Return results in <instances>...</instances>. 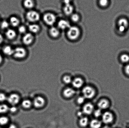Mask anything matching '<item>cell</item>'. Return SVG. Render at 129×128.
<instances>
[{
    "label": "cell",
    "instance_id": "6da1fadb",
    "mask_svg": "<svg viewBox=\"0 0 129 128\" xmlns=\"http://www.w3.org/2000/svg\"><path fill=\"white\" fill-rule=\"evenodd\" d=\"M41 19L45 24L50 27L55 26L57 21L56 15L51 12H45L42 16Z\"/></svg>",
    "mask_w": 129,
    "mask_h": 128
},
{
    "label": "cell",
    "instance_id": "7a4b0ae2",
    "mask_svg": "<svg viewBox=\"0 0 129 128\" xmlns=\"http://www.w3.org/2000/svg\"><path fill=\"white\" fill-rule=\"evenodd\" d=\"M26 21L29 23H38L42 18L40 13L34 9L27 11L25 14Z\"/></svg>",
    "mask_w": 129,
    "mask_h": 128
},
{
    "label": "cell",
    "instance_id": "3957f363",
    "mask_svg": "<svg viewBox=\"0 0 129 128\" xmlns=\"http://www.w3.org/2000/svg\"><path fill=\"white\" fill-rule=\"evenodd\" d=\"M28 55L27 49L23 46H17L14 48L13 55L12 57L18 60L24 59Z\"/></svg>",
    "mask_w": 129,
    "mask_h": 128
},
{
    "label": "cell",
    "instance_id": "277c9868",
    "mask_svg": "<svg viewBox=\"0 0 129 128\" xmlns=\"http://www.w3.org/2000/svg\"><path fill=\"white\" fill-rule=\"evenodd\" d=\"M67 36L71 41H76L79 38L81 35V31L79 28L76 26H70L67 30Z\"/></svg>",
    "mask_w": 129,
    "mask_h": 128
},
{
    "label": "cell",
    "instance_id": "5b68a950",
    "mask_svg": "<svg viewBox=\"0 0 129 128\" xmlns=\"http://www.w3.org/2000/svg\"><path fill=\"white\" fill-rule=\"evenodd\" d=\"M35 40V35L27 32L22 35L21 41L24 46H28L34 44Z\"/></svg>",
    "mask_w": 129,
    "mask_h": 128
},
{
    "label": "cell",
    "instance_id": "8992f818",
    "mask_svg": "<svg viewBox=\"0 0 129 128\" xmlns=\"http://www.w3.org/2000/svg\"><path fill=\"white\" fill-rule=\"evenodd\" d=\"M83 96L87 99L93 98L95 96L96 92L94 88L91 86H87L83 87L82 90Z\"/></svg>",
    "mask_w": 129,
    "mask_h": 128
},
{
    "label": "cell",
    "instance_id": "52a82bcc",
    "mask_svg": "<svg viewBox=\"0 0 129 128\" xmlns=\"http://www.w3.org/2000/svg\"><path fill=\"white\" fill-rule=\"evenodd\" d=\"M48 33L51 38L56 39L60 37L61 35V31L56 26H55L49 28Z\"/></svg>",
    "mask_w": 129,
    "mask_h": 128
},
{
    "label": "cell",
    "instance_id": "ba28073f",
    "mask_svg": "<svg viewBox=\"0 0 129 128\" xmlns=\"http://www.w3.org/2000/svg\"><path fill=\"white\" fill-rule=\"evenodd\" d=\"M28 32L35 35L40 33L41 27L38 23H29L27 26Z\"/></svg>",
    "mask_w": 129,
    "mask_h": 128
},
{
    "label": "cell",
    "instance_id": "9c48e42d",
    "mask_svg": "<svg viewBox=\"0 0 129 128\" xmlns=\"http://www.w3.org/2000/svg\"><path fill=\"white\" fill-rule=\"evenodd\" d=\"M101 117L102 122L106 124L111 123L113 122L114 120V116L113 114L108 111L103 113Z\"/></svg>",
    "mask_w": 129,
    "mask_h": 128
},
{
    "label": "cell",
    "instance_id": "30bf717a",
    "mask_svg": "<svg viewBox=\"0 0 129 128\" xmlns=\"http://www.w3.org/2000/svg\"><path fill=\"white\" fill-rule=\"evenodd\" d=\"M18 33L17 31L13 28L8 29L6 31L5 36L6 38L10 41L15 40L17 37Z\"/></svg>",
    "mask_w": 129,
    "mask_h": 128
},
{
    "label": "cell",
    "instance_id": "8fae6325",
    "mask_svg": "<svg viewBox=\"0 0 129 128\" xmlns=\"http://www.w3.org/2000/svg\"><path fill=\"white\" fill-rule=\"evenodd\" d=\"M117 24L118 31L121 33L124 32L128 26V21L126 18H123L119 20Z\"/></svg>",
    "mask_w": 129,
    "mask_h": 128
},
{
    "label": "cell",
    "instance_id": "7c38bea8",
    "mask_svg": "<svg viewBox=\"0 0 129 128\" xmlns=\"http://www.w3.org/2000/svg\"><path fill=\"white\" fill-rule=\"evenodd\" d=\"M56 24V26L60 31L67 30L71 26L69 22L63 19L58 20Z\"/></svg>",
    "mask_w": 129,
    "mask_h": 128
},
{
    "label": "cell",
    "instance_id": "4fadbf2b",
    "mask_svg": "<svg viewBox=\"0 0 129 128\" xmlns=\"http://www.w3.org/2000/svg\"><path fill=\"white\" fill-rule=\"evenodd\" d=\"M94 110V106L93 104L88 103L83 105L82 111L83 114L88 115L93 113Z\"/></svg>",
    "mask_w": 129,
    "mask_h": 128
},
{
    "label": "cell",
    "instance_id": "5bb4252c",
    "mask_svg": "<svg viewBox=\"0 0 129 128\" xmlns=\"http://www.w3.org/2000/svg\"><path fill=\"white\" fill-rule=\"evenodd\" d=\"M10 26L14 28H17L21 24V20L17 16H11L8 20Z\"/></svg>",
    "mask_w": 129,
    "mask_h": 128
},
{
    "label": "cell",
    "instance_id": "9a60e30c",
    "mask_svg": "<svg viewBox=\"0 0 129 128\" xmlns=\"http://www.w3.org/2000/svg\"><path fill=\"white\" fill-rule=\"evenodd\" d=\"M110 106V102L108 100L106 99H102L98 101L97 106L99 109L101 110L107 109Z\"/></svg>",
    "mask_w": 129,
    "mask_h": 128
},
{
    "label": "cell",
    "instance_id": "2e32d148",
    "mask_svg": "<svg viewBox=\"0 0 129 128\" xmlns=\"http://www.w3.org/2000/svg\"><path fill=\"white\" fill-rule=\"evenodd\" d=\"M84 81L81 78L76 77L72 80V84L73 87L79 89L83 87Z\"/></svg>",
    "mask_w": 129,
    "mask_h": 128
},
{
    "label": "cell",
    "instance_id": "e0dca14e",
    "mask_svg": "<svg viewBox=\"0 0 129 128\" xmlns=\"http://www.w3.org/2000/svg\"><path fill=\"white\" fill-rule=\"evenodd\" d=\"M14 48L10 45H6L2 49V52L5 56L8 57H12L13 55Z\"/></svg>",
    "mask_w": 129,
    "mask_h": 128
},
{
    "label": "cell",
    "instance_id": "ac0fdd59",
    "mask_svg": "<svg viewBox=\"0 0 129 128\" xmlns=\"http://www.w3.org/2000/svg\"><path fill=\"white\" fill-rule=\"evenodd\" d=\"M9 103L12 106H15L18 103L20 100V96L16 94H11L7 98Z\"/></svg>",
    "mask_w": 129,
    "mask_h": 128
},
{
    "label": "cell",
    "instance_id": "d6986e66",
    "mask_svg": "<svg viewBox=\"0 0 129 128\" xmlns=\"http://www.w3.org/2000/svg\"><path fill=\"white\" fill-rule=\"evenodd\" d=\"M33 103L35 107L40 108L45 105V100L41 96H37L34 100Z\"/></svg>",
    "mask_w": 129,
    "mask_h": 128
},
{
    "label": "cell",
    "instance_id": "ffe728a7",
    "mask_svg": "<svg viewBox=\"0 0 129 128\" xmlns=\"http://www.w3.org/2000/svg\"><path fill=\"white\" fill-rule=\"evenodd\" d=\"M22 5L25 9L29 11L34 9L36 4L34 0H23Z\"/></svg>",
    "mask_w": 129,
    "mask_h": 128
},
{
    "label": "cell",
    "instance_id": "44dd1931",
    "mask_svg": "<svg viewBox=\"0 0 129 128\" xmlns=\"http://www.w3.org/2000/svg\"><path fill=\"white\" fill-rule=\"evenodd\" d=\"M75 94V91L73 88L68 87L64 89L63 91V95L67 98H70L74 96Z\"/></svg>",
    "mask_w": 129,
    "mask_h": 128
},
{
    "label": "cell",
    "instance_id": "7402d4cb",
    "mask_svg": "<svg viewBox=\"0 0 129 128\" xmlns=\"http://www.w3.org/2000/svg\"><path fill=\"white\" fill-rule=\"evenodd\" d=\"M73 11V6L70 4H65L63 8V11L65 15L67 16L71 15Z\"/></svg>",
    "mask_w": 129,
    "mask_h": 128
},
{
    "label": "cell",
    "instance_id": "603a6c76",
    "mask_svg": "<svg viewBox=\"0 0 129 128\" xmlns=\"http://www.w3.org/2000/svg\"><path fill=\"white\" fill-rule=\"evenodd\" d=\"M89 125L91 128H100L102 123L98 119H93L90 121Z\"/></svg>",
    "mask_w": 129,
    "mask_h": 128
},
{
    "label": "cell",
    "instance_id": "cb8c5ba5",
    "mask_svg": "<svg viewBox=\"0 0 129 128\" xmlns=\"http://www.w3.org/2000/svg\"><path fill=\"white\" fill-rule=\"evenodd\" d=\"M89 122L88 117L86 116H83L80 119L79 123L81 127H85L89 124Z\"/></svg>",
    "mask_w": 129,
    "mask_h": 128
},
{
    "label": "cell",
    "instance_id": "d4e9b609",
    "mask_svg": "<svg viewBox=\"0 0 129 128\" xmlns=\"http://www.w3.org/2000/svg\"><path fill=\"white\" fill-rule=\"evenodd\" d=\"M17 32L18 33L23 35L27 32L28 29L27 26L21 24L17 28Z\"/></svg>",
    "mask_w": 129,
    "mask_h": 128
},
{
    "label": "cell",
    "instance_id": "484cf974",
    "mask_svg": "<svg viewBox=\"0 0 129 128\" xmlns=\"http://www.w3.org/2000/svg\"><path fill=\"white\" fill-rule=\"evenodd\" d=\"M0 26L3 30L6 31L8 29L10 28V25L8 20H4L1 21L0 23Z\"/></svg>",
    "mask_w": 129,
    "mask_h": 128
},
{
    "label": "cell",
    "instance_id": "4316f807",
    "mask_svg": "<svg viewBox=\"0 0 129 128\" xmlns=\"http://www.w3.org/2000/svg\"><path fill=\"white\" fill-rule=\"evenodd\" d=\"M32 105V103L30 100H24L22 103V105L23 107L25 108H28L31 107Z\"/></svg>",
    "mask_w": 129,
    "mask_h": 128
},
{
    "label": "cell",
    "instance_id": "83f0119b",
    "mask_svg": "<svg viewBox=\"0 0 129 128\" xmlns=\"http://www.w3.org/2000/svg\"><path fill=\"white\" fill-rule=\"evenodd\" d=\"M121 62L123 63H127L129 61V56L127 54H123L120 57Z\"/></svg>",
    "mask_w": 129,
    "mask_h": 128
},
{
    "label": "cell",
    "instance_id": "f1b7e54d",
    "mask_svg": "<svg viewBox=\"0 0 129 128\" xmlns=\"http://www.w3.org/2000/svg\"><path fill=\"white\" fill-rule=\"evenodd\" d=\"M109 0H99V4L100 6L102 8L107 7L109 4Z\"/></svg>",
    "mask_w": 129,
    "mask_h": 128
},
{
    "label": "cell",
    "instance_id": "f546056e",
    "mask_svg": "<svg viewBox=\"0 0 129 128\" xmlns=\"http://www.w3.org/2000/svg\"><path fill=\"white\" fill-rule=\"evenodd\" d=\"M9 108L8 106L6 104L0 105V113H5L8 111Z\"/></svg>",
    "mask_w": 129,
    "mask_h": 128
},
{
    "label": "cell",
    "instance_id": "4dcf8cb0",
    "mask_svg": "<svg viewBox=\"0 0 129 128\" xmlns=\"http://www.w3.org/2000/svg\"><path fill=\"white\" fill-rule=\"evenodd\" d=\"M63 80L64 83L67 84H69L72 83L73 80L70 76L69 75H66L63 77Z\"/></svg>",
    "mask_w": 129,
    "mask_h": 128
},
{
    "label": "cell",
    "instance_id": "1f68e13d",
    "mask_svg": "<svg viewBox=\"0 0 129 128\" xmlns=\"http://www.w3.org/2000/svg\"><path fill=\"white\" fill-rule=\"evenodd\" d=\"M71 19L73 22H78L80 19L79 15L77 14H73L71 15Z\"/></svg>",
    "mask_w": 129,
    "mask_h": 128
},
{
    "label": "cell",
    "instance_id": "d6a6232c",
    "mask_svg": "<svg viewBox=\"0 0 129 128\" xmlns=\"http://www.w3.org/2000/svg\"><path fill=\"white\" fill-rule=\"evenodd\" d=\"M95 117L97 118L102 116V110L98 108L96 110H94L93 113Z\"/></svg>",
    "mask_w": 129,
    "mask_h": 128
},
{
    "label": "cell",
    "instance_id": "836d02e7",
    "mask_svg": "<svg viewBox=\"0 0 129 128\" xmlns=\"http://www.w3.org/2000/svg\"><path fill=\"white\" fill-rule=\"evenodd\" d=\"M9 121L8 118L6 116H2L0 117V124L2 125H6Z\"/></svg>",
    "mask_w": 129,
    "mask_h": 128
},
{
    "label": "cell",
    "instance_id": "e575fe53",
    "mask_svg": "<svg viewBox=\"0 0 129 128\" xmlns=\"http://www.w3.org/2000/svg\"><path fill=\"white\" fill-rule=\"evenodd\" d=\"M86 98L83 96L78 97L77 99V101L78 104L81 105L84 103Z\"/></svg>",
    "mask_w": 129,
    "mask_h": 128
},
{
    "label": "cell",
    "instance_id": "d590c367",
    "mask_svg": "<svg viewBox=\"0 0 129 128\" xmlns=\"http://www.w3.org/2000/svg\"><path fill=\"white\" fill-rule=\"evenodd\" d=\"M6 99L7 97L4 94L0 93V102L4 101Z\"/></svg>",
    "mask_w": 129,
    "mask_h": 128
},
{
    "label": "cell",
    "instance_id": "8d00e7d4",
    "mask_svg": "<svg viewBox=\"0 0 129 128\" xmlns=\"http://www.w3.org/2000/svg\"><path fill=\"white\" fill-rule=\"evenodd\" d=\"M9 110H10V111L11 112L14 113L16 112V111H17V108L16 106H13L9 108Z\"/></svg>",
    "mask_w": 129,
    "mask_h": 128
},
{
    "label": "cell",
    "instance_id": "74e56055",
    "mask_svg": "<svg viewBox=\"0 0 129 128\" xmlns=\"http://www.w3.org/2000/svg\"><path fill=\"white\" fill-rule=\"evenodd\" d=\"M124 70L126 74L129 76V64L125 66V67Z\"/></svg>",
    "mask_w": 129,
    "mask_h": 128
},
{
    "label": "cell",
    "instance_id": "f35d334b",
    "mask_svg": "<svg viewBox=\"0 0 129 128\" xmlns=\"http://www.w3.org/2000/svg\"><path fill=\"white\" fill-rule=\"evenodd\" d=\"M4 38L3 35L0 33V45L2 44L4 42Z\"/></svg>",
    "mask_w": 129,
    "mask_h": 128
},
{
    "label": "cell",
    "instance_id": "ab89813d",
    "mask_svg": "<svg viewBox=\"0 0 129 128\" xmlns=\"http://www.w3.org/2000/svg\"><path fill=\"white\" fill-rule=\"evenodd\" d=\"M3 61V58L1 54L0 53V65L2 64Z\"/></svg>",
    "mask_w": 129,
    "mask_h": 128
},
{
    "label": "cell",
    "instance_id": "60d3db41",
    "mask_svg": "<svg viewBox=\"0 0 129 128\" xmlns=\"http://www.w3.org/2000/svg\"><path fill=\"white\" fill-rule=\"evenodd\" d=\"M83 112H78V116H80V117H83V116H82V115L83 114Z\"/></svg>",
    "mask_w": 129,
    "mask_h": 128
},
{
    "label": "cell",
    "instance_id": "b9f144b4",
    "mask_svg": "<svg viewBox=\"0 0 129 128\" xmlns=\"http://www.w3.org/2000/svg\"><path fill=\"white\" fill-rule=\"evenodd\" d=\"M8 128H16V127L15 125L11 124L10 125Z\"/></svg>",
    "mask_w": 129,
    "mask_h": 128
},
{
    "label": "cell",
    "instance_id": "7bdbcfd3",
    "mask_svg": "<svg viewBox=\"0 0 129 128\" xmlns=\"http://www.w3.org/2000/svg\"><path fill=\"white\" fill-rule=\"evenodd\" d=\"M1 21H0V23H1Z\"/></svg>",
    "mask_w": 129,
    "mask_h": 128
}]
</instances>
